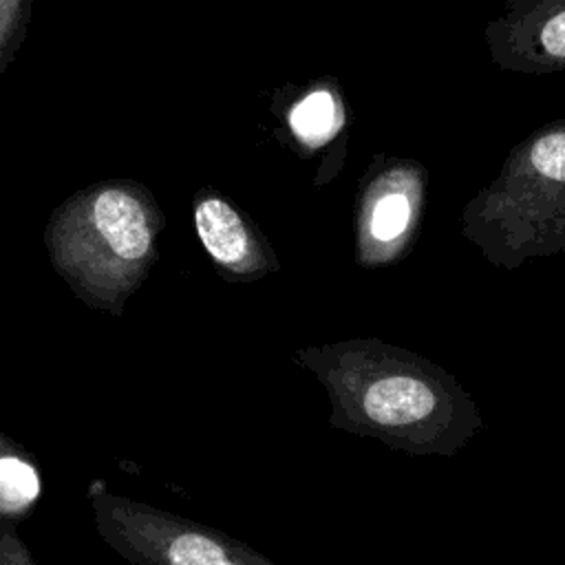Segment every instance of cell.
<instances>
[{
  "mask_svg": "<svg viewBox=\"0 0 565 565\" xmlns=\"http://www.w3.org/2000/svg\"><path fill=\"white\" fill-rule=\"evenodd\" d=\"M291 360L324 388L329 428L411 457H452L486 426L450 371L399 344L349 338L294 349Z\"/></svg>",
  "mask_w": 565,
  "mask_h": 565,
  "instance_id": "1",
  "label": "cell"
},
{
  "mask_svg": "<svg viewBox=\"0 0 565 565\" xmlns=\"http://www.w3.org/2000/svg\"><path fill=\"white\" fill-rule=\"evenodd\" d=\"M166 214L135 179H104L66 196L49 216L44 245L60 278L93 309L121 316L159 260Z\"/></svg>",
  "mask_w": 565,
  "mask_h": 565,
  "instance_id": "2",
  "label": "cell"
},
{
  "mask_svg": "<svg viewBox=\"0 0 565 565\" xmlns=\"http://www.w3.org/2000/svg\"><path fill=\"white\" fill-rule=\"evenodd\" d=\"M461 236L501 269L565 249V117L523 137L461 210Z\"/></svg>",
  "mask_w": 565,
  "mask_h": 565,
  "instance_id": "3",
  "label": "cell"
},
{
  "mask_svg": "<svg viewBox=\"0 0 565 565\" xmlns=\"http://www.w3.org/2000/svg\"><path fill=\"white\" fill-rule=\"evenodd\" d=\"M90 505L106 543L137 565H278L214 527L130 499L102 492Z\"/></svg>",
  "mask_w": 565,
  "mask_h": 565,
  "instance_id": "4",
  "label": "cell"
},
{
  "mask_svg": "<svg viewBox=\"0 0 565 565\" xmlns=\"http://www.w3.org/2000/svg\"><path fill=\"white\" fill-rule=\"evenodd\" d=\"M428 168L419 159L375 152L358 181L353 258L358 267H391L415 247L426 199Z\"/></svg>",
  "mask_w": 565,
  "mask_h": 565,
  "instance_id": "5",
  "label": "cell"
},
{
  "mask_svg": "<svg viewBox=\"0 0 565 565\" xmlns=\"http://www.w3.org/2000/svg\"><path fill=\"white\" fill-rule=\"evenodd\" d=\"M271 113L280 121L278 137L302 157H320L316 185L329 183L347 157L349 106L333 77H318L302 86H282L271 95Z\"/></svg>",
  "mask_w": 565,
  "mask_h": 565,
  "instance_id": "6",
  "label": "cell"
},
{
  "mask_svg": "<svg viewBox=\"0 0 565 565\" xmlns=\"http://www.w3.org/2000/svg\"><path fill=\"white\" fill-rule=\"evenodd\" d=\"M192 225L218 276L227 282H254L280 271V260L256 221L214 188L192 199Z\"/></svg>",
  "mask_w": 565,
  "mask_h": 565,
  "instance_id": "7",
  "label": "cell"
},
{
  "mask_svg": "<svg viewBox=\"0 0 565 565\" xmlns=\"http://www.w3.org/2000/svg\"><path fill=\"white\" fill-rule=\"evenodd\" d=\"M490 60L505 73L565 71V0H505L483 29Z\"/></svg>",
  "mask_w": 565,
  "mask_h": 565,
  "instance_id": "8",
  "label": "cell"
},
{
  "mask_svg": "<svg viewBox=\"0 0 565 565\" xmlns=\"http://www.w3.org/2000/svg\"><path fill=\"white\" fill-rule=\"evenodd\" d=\"M40 490L38 472L22 459L0 457V510H20L29 505Z\"/></svg>",
  "mask_w": 565,
  "mask_h": 565,
  "instance_id": "9",
  "label": "cell"
},
{
  "mask_svg": "<svg viewBox=\"0 0 565 565\" xmlns=\"http://www.w3.org/2000/svg\"><path fill=\"white\" fill-rule=\"evenodd\" d=\"M31 7L33 0H0V77L26 38Z\"/></svg>",
  "mask_w": 565,
  "mask_h": 565,
  "instance_id": "10",
  "label": "cell"
}]
</instances>
